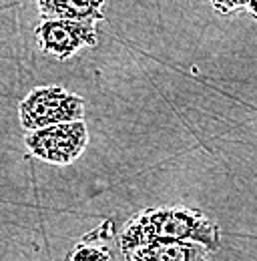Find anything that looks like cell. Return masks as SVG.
I'll return each instance as SVG.
<instances>
[{"label": "cell", "mask_w": 257, "mask_h": 261, "mask_svg": "<svg viewBox=\"0 0 257 261\" xmlns=\"http://www.w3.org/2000/svg\"><path fill=\"white\" fill-rule=\"evenodd\" d=\"M247 10H249V14L257 18V0H249V4H247Z\"/></svg>", "instance_id": "9"}, {"label": "cell", "mask_w": 257, "mask_h": 261, "mask_svg": "<svg viewBox=\"0 0 257 261\" xmlns=\"http://www.w3.org/2000/svg\"><path fill=\"white\" fill-rule=\"evenodd\" d=\"M219 14H231L239 8H247L249 0H209Z\"/></svg>", "instance_id": "7"}, {"label": "cell", "mask_w": 257, "mask_h": 261, "mask_svg": "<svg viewBox=\"0 0 257 261\" xmlns=\"http://www.w3.org/2000/svg\"><path fill=\"white\" fill-rule=\"evenodd\" d=\"M199 241L211 249L219 247V229L189 209H157L137 217L121 239V249L131 253L157 241Z\"/></svg>", "instance_id": "1"}, {"label": "cell", "mask_w": 257, "mask_h": 261, "mask_svg": "<svg viewBox=\"0 0 257 261\" xmlns=\"http://www.w3.org/2000/svg\"><path fill=\"white\" fill-rule=\"evenodd\" d=\"M72 261H109V255L102 249L87 247V249H81L79 253H74Z\"/></svg>", "instance_id": "8"}, {"label": "cell", "mask_w": 257, "mask_h": 261, "mask_svg": "<svg viewBox=\"0 0 257 261\" xmlns=\"http://www.w3.org/2000/svg\"><path fill=\"white\" fill-rule=\"evenodd\" d=\"M44 18H66L79 22H98L105 18V0H36Z\"/></svg>", "instance_id": "5"}, {"label": "cell", "mask_w": 257, "mask_h": 261, "mask_svg": "<svg viewBox=\"0 0 257 261\" xmlns=\"http://www.w3.org/2000/svg\"><path fill=\"white\" fill-rule=\"evenodd\" d=\"M131 261H207L203 247L191 241H157L128 253Z\"/></svg>", "instance_id": "6"}, {"label": "cell", "mask_w": 257, "mask_h": 261, "mask_svg": "<svg viewBox=\"0 0 257 261\" xmlns=\"http://www.w3.org/2000/svg\"><path fill=\"white\" fill-rule=\"evenodd\" d=\"M89 130L85 121L53 125L24 135V145L36 159L53 165H68L76 161L87 149Z\"/></svg>", "instance_id": "3"}, {"label": "cell", "mask_w": 257, "mask_h": 261, "mask_svg": "<svg viewBox=\"0 0 257 261\" xmlns=\"http://www.w3.org/2000/svg\"><path fill=\"white\" fill-rule=\"evenodd\" d=\"M20 125L31 130L76 123L85 117V98L63 87H36L18 105Z\"/></svg>", "instance_id": "2"}, {"label": "cell", "mask_w": 257, "mask_h": 261, "mask_svg": "<svg viewBox=\"0 0 257 261\" xmlns=\"http://www.w3.org/2000/svg\"><path fill=\"white\" fill-rule=\"evenodd\" d=\"M38 48L59 61H68L81 48L96 46L98 34L95 22H79L66 18H40L34 27Z\"/></svg>", "instance_id": "4"}]
</instances>
